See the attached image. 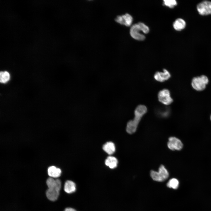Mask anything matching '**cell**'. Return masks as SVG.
<instances>
[{"label":"cell","mask_w":211,"mask_h":211,"mask_svg":"<svg viewBox=\"0 0 211 211\" xmlns=\"http://www.w3.org/2000/svg\"><path fill=\"white\" fill-rule=\"evenodd\" d=\"M56 184L54 189L59 191L61 187L60 181L58 179H56Z\"/></svg>","instance_id":"cell-22"},{"label":"cell","mask_w":211,"mask_h":211,"mask_svg":"<svg viewBox=\"0 0 211 211\" xmlns=\"http://www.w3.org/2000/svg\"><path fill=\"white\" fill-rule=\"evenodd\" d=\"M10 75L7 71L1 72L0 73V81L2 83H5L9 80Z\"/></svg>","instance_id":"cell-17"},{"label":"cell","mask_w":211,"mask_h":211,"mask_svg":"<svg viewBox=\"0 0 211 211\" xmlns=\"http://www.w3.org/2000/svg\"><path fill=\"white\" fill-rule=\"evenodd\" d=\"M157 110V113L158 115L162 117H166L169 114L170 110L168 108L166 107L160 108Z\"/></svg>","instance_id":"cell-18"},{"label":"cell","mask_w":211,"mask_h":211,"mask_svg":"<svg viewBox=\"0 0 211 211\" xmlns=\"http://www.w3.org/2000/svg\"><path fill=\"white\" fill-rule=\"evenodd\" d=\"M46 184L48 188L54 189L56 184V180L52 178H49L47 180Z\"/></svg>","instance_id":"cell-19"},{"label":"cell","mask_w":211,"mask_h":211,"mask_svg":"<svg viewBox=\"0 0 211 211\" xmlns=\"http://www.w3.org/2000/svg\"><path fill=\"white\" fill-rule=\"evenodd\" d=\"M197 8L199 14L203 16L211 14V2L204 1L197 6Z\"/></svg>","instance_id":"cell-5"},{"label":"cell","mask_w":211,"mask_h":211,"mask_svg":"<svg viewBox=\"0 0 211 211\" xmlns=\"http://www.w3.org/2000/svg\"><path fill=\"white\" fill-rule=\"evenodd\" d=\"M167 146L171 150H179L182 149L183 144L181 141L178 138L171 137L169 139Z\"/></svg>","instance_id":"cell-7"},{"label":"cell","mask_w":211,"mask_h":211,"mask_svg":"<svg viewBox=\"0 0 211 211\" xmlns=\"http://www.w3.org/2000/svg\"><path fill=\"white\" fill-rule=\"evenodd\" d=\"M209 82L207 77L203 75L200 76L194 77L192 80L191 85L193 88L198 91L204 90Z\"/></svg>","instance_id":"cell-3"},{"label":"cell","mask_w":211,"mask_h":211,"mask_svg":"<svg viewBox=\"0 0 211 211\" xmlns=\"http://www.w3.org/2000/svg\"><path fill=\"white\" fill-rule=\"evenodd\" d=\"M105 164L110 168L113 169L117 167L118 161L116 158L113 156H109L105 160Z\"/></svg>","instance_id":"cell-15"},{"label":"cell","mask_w":211,"mask_h":211,"mask_svg":"<svg viewBox=\"0 0 211 211\" xmlns=\"http://www.w3.org/2000/svg\"><path fill=\"white\" fill-rule=\"evenodd\" d=\"M179 184V181L177 179L172 178L166 184V185L169 188L176 189L178 188Z\"/></svg>","instance_id":"cell-16"},{"label":"cell","mask_w":211,"mask_h":211,"mask_svg":"<svg viewBox=\"0 0 211 211\" xmlns=\"http://www.w3.org/2000/svg\"><path fill=\"white\" fill-rule=\"evenodd\" d=\"M64 211H76V210L73 208L67 207L65 208Z\"/></svg>","instance_id":"cell-23"},{"label":"cell","mask_w":211,"mask_h":211,"mask_svg":"<svg viewBox=\"0 0 211 211\" xmlns=\"http://www.w3.org/2000/svg\"><path fill=\"white\" fill-rule=\"evenodd\" d=\"M59 192L55 189L48 188L46 193L47 198L51 201L56 200L59 197Z\"/></svg>","instance_id":"cell-10"},{"label":"cell","mask_w":211,"mask_h":211,"mask_svg":"<svg viewBox=\"0 0 211 211\" xmlns=\"http://www.w3.org/2000/svg\"><path fill=\"white\" fill-rule=\"evenodd\" d=\"M186 26V22L183 19L178 18L173 22V26L177 31H181Z\"/></svg>","instance_id":"cell-13"},{"label":"cell","mask_w":211,"mask_h":211,"mask_svg":"<svg viewBox=\"0 0 211 211\" xmlns=\"http://www.w3.org/2000/svg\"><path fill=\"white\" fill-rule=\"evenodd\" d=\"M210 119H211V117H210Z\"/></svg>","instance_id":"cell-24"},{"label":"cell","mask_w":211,"mask_h":211,"mask_svg":"<svg viewBox=\"0 0 211 211\" xmlns=\"http://www.w3.org/2000/svg\"><path fill=\"white\" fill-rule=\"evenodd\" d=\"M158 97L159 101L165 105H169L173 101L170 91L166 89L160 91L158 93Z\"/></svg>","instance_id":"cell-4"},{"label":"cell","mask_w":211,"mask_h":211,"mask_svg":"<svg viewBox=\"0 0 211 211\" xmlns=\"http://www.w3.org/2000/svg\"><path fill=\"white\" fill-rule=\"evenodd\" d=\"M147 111V108L144 105H140L137 106L134 111V119L127 124L126 131L128 133L132 134L136 132L142 118Z\"/></svg>","instance_id":"cell-1"},{"label":"cell","mask_w":211,"mask_h":211,"mask_svg":"<svg viewBox=\"0 0 211 211\" xmlns=\"http://www.w3.org/2000/svg\"><path fill=\"white\" fill-rule=\"evenodd\" d=\"M103 149L109 155L113 154L115 150V145L111 142H107L103 146Z\"/></svg>","instance_id":"cell-12"},{"label":"cell","mask_w":211,"mask_h":211,"mask_svg":"<svg viewBox=\"0 0 211 211\" xmlns=\"http://www.w3.org/2000/svg\"><path fill=\"white\" fill-rule=\"evenodd\" d=\"M47 172L50 177L57 178L60 176L62 171L60 169L55 166H51L48 169Z\"/></svg>","instance_id":"cell-11"},{"label":"cell","mask_w":211,"mask_h":211,"mask_svg":"<svg viewBox=\"0 0 211 211\" xmlns=\"http://www.w3.org/2000/svg\"><path fill=\"white\" fill-rule=\"evenodd\" d=\"M163 4L171 8H173L177 4V2L175 0H164Z\"/></svg>","instance_id":"cell-20"},{"label":"cell","mask_w":211,"mask_h":211,"mask_svg":"<svg viewBox=\"0 0 211 211\" xmlns=\"http://www.w3.org/2000/svg\"><path fill=\"white\" fill-rule=\"evenodd\" d=\"M150 175L154 181L162 182L168 178L169 173L164 166L161 165L159 168L158 171L152 170L150 171Z\"/></svg>","instance_id":"cell-2"},{"label":"cell","mask_w":211,"mask_h":211,"mask_svg":"<svg viewBox=\"0 0 211 211\" xmlns=\"http://www.w3.org/2000/svg\"><path fill=\"white\" fill-rule=\"evenodd\" d=\"M142 32L145 34L148 33L149 30V27L144 23L142 22L138 23Z\"/></svg>","instance_id":"cell-21"},{"label":"cell","mask_w":211,"mask_h":211,"mask_svg":"<svg viewBox=\"0 0 211 211\" xmlns=\"http://www.w3.org/2000/svg\"><path fill=\"white\" fill-rule=\"evenodd\" d=\"M171 76L169 72L166 69H164L163 72H156L154 74V78L158 81L163 82L169 79Z\"/></svg>","instance_id":"cell-9"},{"label":"cell","mask_w":211,"mask_h":211,"mask_svg":"<svg viewBox=\"0 0 211 211\" xmlns=\"http://www.w3.org/2000/svg\"><path fill=\"white\" fill-rule=\"evenodd\" d=\"M64 190L67 193H73L76 190V184L74 183L71 181H67L65 183Z\"/></svg>","instance_id":"cell-14"},{"label":"cell","mask_w":211,"mask_h":211,"mask_svg":"<svg viewBox=\"0 0 211 211\" xmlns=\"http://www.w3.org/2000/svg\"><path fill=\"white\" fill-rule=\"evenodd\" d=\"M142 31L138 23L135 24L131 27L130 34L131 36L135 40L142 41L145 39V36L141 33Z\"/></svg>","instance_id":"cell-6"},{"label":"cell","mask_w":211,"mask_h":211,"mask_svg":"<svg viewBox=\"0 0 211 211\" xmlns=\"http://www.w3.org/2000/svg\"><path fill=\"white\" fill-rule=\"evenodd\" d=\"M115 21L118 23L127 26H129L131 25L133 18L132 16L128 13L118 16L115 18Z\"/></svg>","instance_id":"cell-8"}]
</instances>
